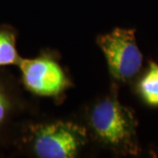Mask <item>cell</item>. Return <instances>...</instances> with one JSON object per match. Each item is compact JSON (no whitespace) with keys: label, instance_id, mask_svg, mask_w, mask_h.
<instances>
[{"label":"cell","instance_id":"1","mask_svg":"<svg viewBox=\"0 0 158 158\" xmlns=\"http://www.w3.org/2000/svg\"><path fill=\"white\" fill-rule=\"evenodd\" d=\"M88 134L104 148L123 156H137L141 148L134 112L119 101L118 88L98 99L87 113Z\"/></svg>","mask_w":158,"mask_h":158},{"label":"cell","instance_id":"2","mask_svg":"<svg viewBox=\"0 0 158 158\" xmlns=\"http://www.w3.org/2000/svg\"><path fill=\"white\" fill-rule=\"evenodd\" d=\"M88 141L86 127L63 120L29 125L22 136L27 149L40 158L76 157Z\"/></svg>","mask_w":158,"mask_h":158},{"label":"cell","instance_id":"3","mask_svg":"<svg viewBox=\"0 0 158 158\" xmlns=\"http://www.w3.org/2000/svg\"><path fill=\"white\" fill-rule=\"evenodd\" d=\"M96 42L115 81L127 83L140 72L143 57L136 42L135 29L116 27L98 35Z\"/></svg>","mask_w":158,"mask_h":158},{"label":"cell","instance_id":"4","mask_svg":"<svg viewBox=\"0 0 158 158\" xmlns=\"http://www.w3.org/2000/svg\"><path fill=\"white\" fill-rule=\"evenodd\" d=\"M17 67L23 86L37 96L57 98L72 85L56 57L48 53L34 58H21Z\"/></svg>","mask_w":158,"mask_h":158},{"label":"cell","instance_id":"5","mask_svg":"<svg viewBox=\"0 0 158 158\" xmlns=\"http://www.w3.org/2000/svg\"><path fill=\"white\" fill-rule=\"evenodd\" d=\"M19 106V97L11 84L0 76V135L9 127Z\"/></svg>","mask_w":158,"mask_h":158},{"label":"cell","instance_id":"6","mask_svg":"<svg viewBox=\"0 0 158 158\" xmlns=\"http://www.w3.org/2000/svg\"><path fill=\"white\" fill-rule=\"evenodd\" d=\"M17 31L9 25L0 26V68L18 66L22 57L17 49Z\"/></svg>","mask_w":158,"mask_h":158},{"label":"cell","instance_id":"7","mask_svg":"<svg viewBox=\"0 0 158 158\" xmlns=\"http://www.w3.org/2000/svg\"><path fill=\"white\" fill-rule=\"evenodd\" d=\"M142 100L150 106H158V64L150 62L137 85Z\"/></svg>","mask_w":158,"mask_h":158}]
</instances>
